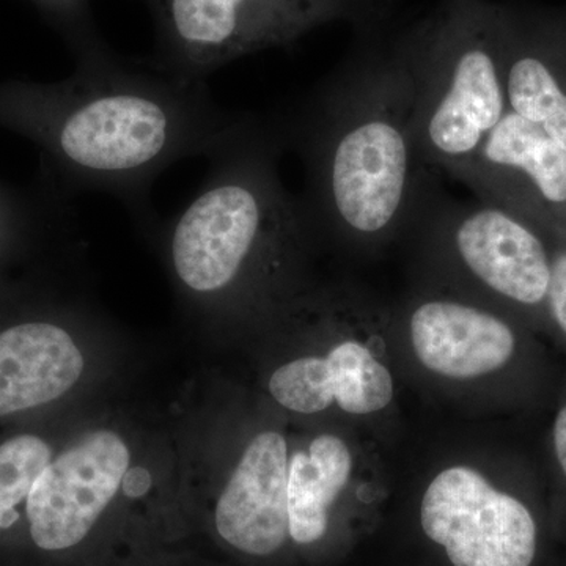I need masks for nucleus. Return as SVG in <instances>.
<instances>
[{
  "mask_svg": "<svg viewBox=\"0 0 566 566\" xmlns=\"http://www.w3.org/2000/svg\"><path fill=\"white\" fill-rule=\"evenodd\" d=\"M417 219L444 237L465 273L490 292L523 305L546 301L553 262L513 211L490 202H442L431 193Z\"/></svg>",
  "mask_w": 566,
  "mask_h": 566,
  "instance_id": "nucleus-6",
  "label": "nucleus"
},
{
  "mask_svg": "<svg viewBox=\"0 0 566 566\" xmlns=\"http://www.w3.org/2000/svg\"><path fill=\"white\" fill-rule=\"evenodd\" d=\"M554 449L562 472L566 476V405L560 409L554 422Z\"/></svg>",
  "mask_w": 566,
  "mask_h": 566,
  "instance_id": "nucleus-18",
  "label": "nucleus"
},
{
  "mask_svg": "<svg viewBox=\"0 0 566 566\" xmlns=\"http://www.w3.org/2000/svg\"><path fill=\"white\" fill-rule=\"evenodd\" d=\"M77 57L106 46L92 18L91 0H31Z\"/></svg>",
  "mask_w": 566,
  "mask_h": 566,
  "instance_id": "nucleus-15",
  "label": "nucleus"
},
{
  "mask_svg": "<svg viewBox=\"0 0 566 566\" xmlns=\"http://www.w3.org/2000/svg\"><path fill=\"white\" fill-rule=\"evenodd\" d=\"M241 117L212 102L205 82L111 48L76 59L57 84L0 87V125L31 137L71 185L107 192L148 214L153 182L172 164L208 155Z\"/></svg>",
  "mask_w": 566,
  "mask_h": 566,
  "instance_id": "nucleus-1",
  "label": "nucleus"
},
{
  "mask_svg": "<svg viewBox=\"0 0 566 566\" xmlns=\"http://www.w3.org/2000/svg\"><path fill=\"white\" fill-rule=\"evenodd\" d=\"M546 301L551 315L566 334V252L558 253L553 260Z\"/></svg>",
  "mask_w": 566,
  "mask_h": 566,
  "instance_id": "nucleus-16",
  "label": "nucleus"
},
{
  "mask_svg": "<svg viewBox=\"0 0 566 566\" xmlns=\"http://www.w3.org/2000/svg\"><path fill=\"white\" fill-rule=\"evenodd\" d=\"M156 33V66L205 82L227 63L290 48L307 33L346 22L370 32L397 22L400 0H144Z\"/></svg>",
  "mask_w": 566,
  "mask_h": 566,
  "instance_id": "nucleus-4",
  "label": "nucleus"
},
{
  "mask_svg": "<svg viewBox=\"0 0 566 566\" xmlns=\"http://www.w3.org/2000/svg\"><path fill=\"white\" fill-rule=\"evenodd\" d=\"M21 214H25V212L22 211L17 200L10 193L0 189V234L13 227Z\"/></svg>",
  "mask_w": 566,
  "mask_h": 566,
  "instance_id": "nucleus-17",
  "label": "nucleus"
},
{
  "mask_svg": "<svg viewBox=\"0 0 566 566\" xmlns=\"http://www.w3.org/2000/svg\"><path fill=\"white\" fill-rule=\"evenodd\" d=\"M420 521L453 566H531L536 524L523 502L479 472L449 468L424 491Z\"/></svg>",
  "mask_w": 566,
  "mask_h": 566,
  "instance_id": "nucleus-5",
  "label": "nucleus"
},
{
  "mask_svg": "<svg viewBox=\"0 0 566 566\" xmlns=\"http://www.w3.org/2000/svg\"><path fill=\"white\" fill-rule=\"evenodd\" d=\"M50 463V446L36 436H17L0 446V531L17 523V505L28 499L36 476Z\"/></svg>",
  "mask_w": 566,
  "mask_h": 566,
  "instance_id": "nucleus-14",
  "label": "nucleus"
},
{
  "mask_svg": "<svg viewBox=\"0 0 566 566\" xmlns=\"http://www.w3.org/2000/svg\"><path fill=\"white\" fill-rule=\"evenodd\" d=\"M352 471V452L338 436H318L307 452L294 453L289 464V524L294 542L311 545L326 534L329 509Z\"/></svg>",
  "mask_w": 566,
  "mask_h": 566,
  "instance_id": "nucleus-13",
  "label": "nucleus"
},
{
  "mask_svg": "<svg viewBox=\"0 0 566 566\" xmlns=\"http://www.w3.org/2000/svg\"><path fill=\"white\" fill-rule=\"evenodd\" d=\"M275 401L300 415H316L337 403L356 416L382 411L394 398L392 375L357 340L340 342L326 357H301L270 379Z\"/></svg>",
  "mask_w": 566,
  "mask_h": 566,
  "instance_id": "nucleus-10",
  "label": "nucleus"
},
{
  "mask_svg": "<svg viewBox=\"0 0 566 566\" xmlns=\"http://www.w3.org/2000/svg\"><path fill=\"white\" fill-rule=\"evenodd\" d=\"M417 359L436 375L469 379L501 370L516 349L512 327L493 312L455 300H427L409 315Z\"/></svg>",
  "mask_w": 566,
  "mask_h": 566,
  "instance_id": "nucleus-9",
  "label": "nucleus"
},
{
  "mask_svg": "<svg viewBox=\"0 0 566 566\" xmlns=\"http://www.w3.org/2000/svg\"><path fill=\"white\" fill-rule=\"evenodd\" d=\"M513 177L527 180L545 202L566 203V151L542 126L509 111L457 180L479 196Z\"/></svg>",
  "mask_w": 566,
  "mask_h": 566,
  "instance_id": "nucleus-12",
  "label": "nucleus"
},
{
  "mask_svg": "<svg viewBox=\"0 0 566 566\" xmlns=\"http://www.w3.org/2000/svg\"><path fill=\"white\" fill-rule=\"evenodd\" d=\"M415 107L401 25L356 33L348 57L277 125L283 147L304 163L308 229L370 243L419 218L431 186L416 150Z\"/></svg>",
  "mask_w": 566,
  "mask_h": 566,
  "instance_id": "nucleus-2",
  "label": "nucleus"
},
{
  "mask_svg": "<svg viewBox=\"0 0 566 566\" xmlns=\"http://www.w3.org/2000/svg\"><path fill=\"white\" fill-rule=\"evenodd\" d=\"M84 371L80 346L65 327L21 323L0 333V416L57 400Z\"/></svg>",
  "mask_w": 566,
  "mask_h": 566,
  "instance_id": "nucleus-11",
  "label": "nucleus"
},
{
  "mask_svg": "<svg viewBox=\"0 0 566 566\" xmlns=\"http://www.w3.org/2000/svg\"><path fill=\"white\" fill-rule=\"evenodd\" d=\"M401 39L416 82L417 155L457 180L509 112L504 13L490 0H438L401 25Z\"/></svg>",
  "mask_w": 566,
  "mask_h": 566,
  "instance_id": "nucleus-3",
  "label": "nucleus"
},
{
  "mask_svg": "<svg viewBox=\"0 0 566 566\" xmlns=\"http://www.w3.org/2000/svg\"><path fill=\"white\" fill-rule=\"evenodd\" d=\"M216 527L229 545L270 556L285 543L289 524V449L277 431L249 442L216 506Z\"/></svg>",
  "mask_w": 566,
  "mask_h": 566,
  "instance_id": "nucleus-8",
  "label": "nucleus"
},
{
  "mask_svg": "<svg viewBox=\"0 0 566 566\" xmlns=\"http://www.w3.org/2000/svg\"><path fill=\"white\" fill-rule=\"evenodd\" d=\"M128 465V446L109 430L85 436L51 461L28 495L35 545L62 551L81 543L117 494Z\"/></svg>",
  "mask_w": 566,
  "mask_h": 566,
  "instance_id": "nucleus-7",
  "label": "nucleus"
}]
</instances>
